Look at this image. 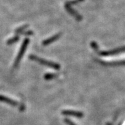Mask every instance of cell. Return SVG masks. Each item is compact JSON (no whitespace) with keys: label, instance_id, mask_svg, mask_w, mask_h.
<instances>
[{"label":"cell","instance_id":"1","mask_svg":"<svg viewBox=\"0 0 125 125\" xmlns=\"http://www.w3.org/2000/svg\"><path fill=\"white\" fill-rule=\"evenodd\" d=\"M29 57V59L31 60L38 62V63H40L41 65H44V66L48 67H51V68H53L54 69L57 70L59 69L60 68V65H59V63H55V62H50V61H48L47 60L41 59V58L37 57V56L34 55H31Z\"/></svg>","mask_w":125,"mask_h":125},{"label":"cell","instance_id":"2","mask_svg":"<svg viewBox=\"0 0 125 125\" xmlns=\"http://www.w3.org/2000/svg\"><path fill=\"white\" fill-rule=\"evenodd\" d=\"M29 43V38H25L22 43V45H21V49H20V51H19V53H18V55L17 57L15 59V61L14 63V67L16 68L19 65V63L21 62V59H22V57L24 55V53L25 52V50L27 49V47L28 46Z\"/></svg>","mask_w":125,"mask_h":125},{"label":"cell","instance_id":"3","mask_svg":"<svg viewBox=\"0 0 125 125\" xmlns=\"http://www.w3.org/2000/svg\"><path fill=\"white\" fill-rule=\"evenodd\" d=\"M125 52V47L119 48L114 49L113 50L100 52L99 54H100V55L104 56V57H107V56L113 55H115V54H117L121 52Z\"/></svg>","mask_w":125,"mask_h":125},{"label":"cell","instance_id":"4","mask_svg":"<svg viewBox=\"0 0 125 125\" xmlns=\"http://www.w3.org/2000/svg\"><path fill=\"white\" fill-rule=\"evenodd\" d=\"M62 114L65 116H71L78 118H81L83 117V114L81 112L73 111V110H63L62 111Z\"/></svg>","mask_w":125,"mask_h":125},{"label":"cell","instance_id":"5","mask_svg":"<svg viewBox=\"0 0 125 125\" xmlns=\"http://www.w3.org/2000/svg\"><path fill=\"white\" fill-rule=\"evenodd\" d=\"M0 102H5V103L11 105L14 107H17L19 105L18 102H17L15 100H13L12 99H11V98L5 97L3 95H0Z\"/></svg>","mask_w":125,"mask_h":125},{"label":"cell","instance_id":"6","mask_svg":"<svg viewBox=\"0 0 125 125\" xmlns=\"http://www.w3.org/2000/svg\"><path fill=\"white\" fill-rule=\"evenodd\" d=\"M60 36H61V33L56 34H55L54 36H53L52 37H51V38H48L46 40H44V41H43L42 44H43V45H44V46H47L48 44H51V43H53V42H55V41H57Z\"/></svg>","mask_w":125,"mask_h":125},{"label":"cell","instance_id":"7","mask_svg":"<svg viewBox=\"0 0 125 125\" xmlns=\"http://www.w3.org/2000/svg\"><path fill=\"white\" fill-rule=\"evenodd\" d=\"M66 8L67 10V11H69V12L71 13V14L72 15H73L74 17L75 18H76L78 21H81V19H82V17H81V16L80 15H79L77 12H76L75 11H74L72 8H70V6H69V5H66Z\"/></svg>","mask_w":125,"mask_h":125},{"label":"cell","instance_id":"8","mask_svg":"<svg viewBox=\"0 0 125 125\" xmlns=\"http://www.w3.org/2000/svg\"><path fill=\"white\" fill-rule=\"evenodd\" d=\"M100 63L103 64L104 65H109V66H117V65H125V60L124 61H118V62H113L107 63V62H100Z\"/></svg>","mask_w":125,"mask_h":125},{"label":"cell","instance_id":"9","mask_svg":"<svg viewBox=\"0 0 125 125\" xmlns=\"http://www.w3.org/2000/svg\"><path fill=\"white\" fill-rule=\"evenodd\" d=\"M57 77V74H53V73H47L46 74H44V78L46 80H50L53 78H55Z\"/></svg>","mask_w":125,"mask_h":125},{"label":"cell","instance_id":"10","mask_svg":"<svg viewBox=\"0 0 125 125\" xmlns=\"http://www.w3.org/2000/svg\"><path fill=\"white\" fill-rule=\"evenodd\" d=\"M19 38L20 37L19 36H16L13 37V38H10L7 41V44H12L15 43H17L18 41L19 40Z\"/></svg>","mask_w":125,"mask_h":125},{"label":"cell","instance_id":"11","mask_svg":"<svg viewBox=\"0 0 125 125\" xmlns=\"http://www.w3.org/2000/svg\"><path fill=\"white\" fill-rule=\"evenodd\" d=\"M28 27H29L28 25H23V26H22V27H19L18 29H17L15 30V32L17 34L22 33V32L24 31H25V29H27Z\"/></svg>","mask_w":125,"mask_h":125},{"label":"cell","instance_id":"12","mask_svg":"<svg viewBox=\"0 0 125 125\" xmlns=\"http://www.w3.org/2000/svg\"><path fill=\"white\" fill-rule=\"evenodd\" d=\"M91 46H92V48H94L95 51L98 52V44H97V43H96V42H95V41H93V42H92V43H91Z\"/></svg>","mask_w":125,"mask_h":125},{"label":"cell","instance_id":"13","mask_svg":"<svg viewBox=\"0 0 125 125\" xmlns=\"http://www.w3.org/2000/svg\"><path fill=\"white\" fill-rule=\"evenodd\" d=\"M64 121H65V123H66L68 125H76V124L74 123L73 121H71L69 119H64Z\"/></svg>","mask_w":125,"mask_h":125},{"label":"cell","instance_id":"14","mask_svg":"<svg viewBox=\"0 0 125 125\" xmlns=\"http://www.w3.org/2000/svg\"><path fill=\"white\" fill-rule=\"evenodd\" d=\"M22 34H24V35H26V36H32L33 34V32L31 31H25V32H22Z\"/></svg>","mask_w":125,"mask_h":125}]
</instances>
